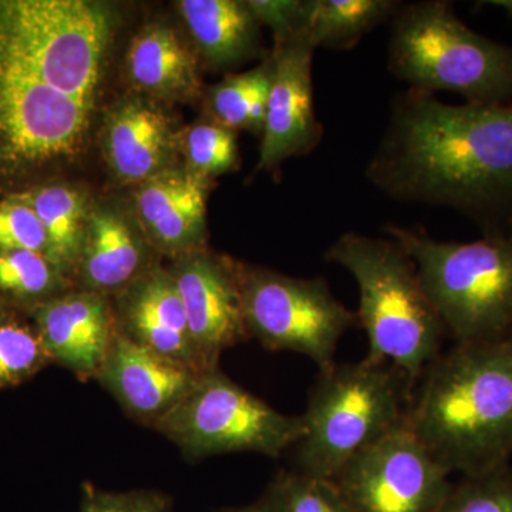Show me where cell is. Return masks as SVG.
Wrapping results in <instances>:
<instances>
[{
    "instance_id": "1",
    "label": "cell",
    "mask_w": 512,
    "mask_h": 512,
    "mask_svg": "<svg viewBox=\"0 0 512 512\" xmlns=\"http://www.w3.org/2000/svg\"><path fill=\"white\" fill-rule=\"evenodd\" d=\"M394 201L444 207L485 238L512 239V104H448L407 89L366 165Z\"/></svg>"
},
{
    "instance_id": "2",
    "label": "cell",
    "mask_w": 512,
    "mask_h": 512,
    "mask_svg": "<svg viewBox=\"0 0 512 512\" xmlns=\"http://www.w3.org/2000/svg\"><path fill=\"white\" fill-rule=\"evenodd\" d=\"M407 426L448 474L478 476L512 457V345H454L414 384Z\"/></svg>"
},
{
    "instance_id": "3",
    "label": "cell",
    "mask_w": 512,
    "mask_h": 512,
    "mask_svg": "<svg viewBox=\"0 0 512 512\" xmlns=\"http://www.w3.org/2000/svg\"><path fill=\"white\" fill-rule=\"evenodd\" d=\"M326 261L345 268L359 288L360 328L367 359L390 363L410 383L443 352L446 328L413 259L392 238L346 232L328 248Z\"/></svg>"
},
{
    "instance_id": "4",
    "label": "cell",
    "mask_w": 512,
    "mask_h": 512,
    "mask_svg": "<svg viewBox=\"0 0 512 512\" xmlns=\"http://www.w3.org/2000/svg\"><path fill=\"white\" fill-rule=\"evenodd\" d=\"M390 22L387 69L409 89L457 93L480 106L512 104V45L468 28L451 3H402Z\"/></svg>"
},
{
    "instance_id": "5",
    "label": "cell",
    "mask_w": 512,
    "mask_h": 512,
    "mask_svg": "<svg viewBox=\"0 0 512 512\" xmlns=\"http://www.w3.org/2000/svg\"><path fill=\"white\" fill-rule=\"evenodd\" d=\"M413 384L386 362H360L319 370L302 414L296 471L335 480L343 467L406 421Z\"/></svg>"
},
{
    "instance_id": "6",
    "label": "cell",
    "mask_w": 512,
    "mask_h": 512,
    "mask_svg": "<svg viewBox=\"0 0 512 512\" xmlns=\"http://www.w3.org/2000/svg\"><path fill=\"white\" fill-rule=\"evenodd\" d=\"M384 231L413 259L454 345L508 340L512 330V239L446 242L423 228Z\"/></svg>"
},
{
    "instance_id": "7",
    "label": "cell",
    "mask_w": 512,
    "mask_h": 512,
    "mask_svg": "<svg viewBox=\"0 0 512 512\" xmlns=\"http://www.w3.org/2000/svg\"><path fill=\"white\" fill-rule=\"evenodd\" d=\"M110 16L86 0H0V59L93 106Z\"/></svg>"
},
{
    "instance_id": "8",
    "label": "cell",
    "mask_w": 512,
    "mask_h": 512,
    "mask_svg": "<svg viewBox=\"0 0 512 512\" xmlns=\"http://www.w3.org/2000/svg\"><path fill=\"white\" fill-rule=\"evenodd\" d=\"M190 460L258 453L276 458L302 439L301 416H288L242 389L220 367L201 373L171 412L151 426Z\"/></svg>"
},
{
    "instance_id": "9",
    "label": "cell",
    "mask_w": 512,
    "mask_h": 512,
    "mask_svg": "<svg viewBox=\"0 0 512 512\" xmlns=\"http://www.w3.org/2000/svg\"><path fill=\"white\" fill-rule=\"evenodd\" d=\"M235 271L249 338L269 350L308 356L319 370L335 365L340 340L359 322L325 278H292L237 262Z\"/></svg>"
},
{
    "instance_id": "10",
    "label": "cell",
    "mask_w": 512,
    "mask_h": 512,
    "mask_svg": "<svg viewBox=\"0 0 512 512\" xmlns=\"http://www.w3.org/2000/svg\"><path fill=\"white\" fill-rule=\"evenodd\" d=\"M448 477L404 421L332 481L353 512H439L453 487Z\"/></svg>"
},
{
    "instance_id": "11",
    "label": "cell",
    "mask_w": 512,
    "mask_h": 512,
    "mask_svg": "<svg viewBox=\"0 0 512 512\" xmlns=\"http://www.w3.org/2000/svg\"><path fill=\"white\" fill-rule=\"evenodd\" d=\"M93 106L0 59V160L42 163L82 146Z\"/></svg>"
},
{
    "instance_id": "12",
    "label": "cell",
    "mask_w": 512,
    "mask_h": 512,
    "mask_svg": "<svg viewBox=\"0 0 512 512\" xmlns=\"http://www.w3.org/2000/svg\"><path fill=\"white\" fill-rule=\"evenodd\" d=\"M315 50L308 32L275 45L258 170L275 171L288 158L308 156L322 143L325 130L313 104Z\"/></svg>"
},
{
    "instance_id": "13",
    "label": "cell",
    "mask_w": 512,
    "mask_h": 512,
    "mask_svg": "<svg viewBox=\"0 0 512 512\" xmlns=\"http://www.w3.org/2000/svg\"><path fill=\"white\" fill-rule=\"evenodd\" d=\"M168 271L183 301L195 349L205 367L215 369L225 349L249 338L235 262L200 249L177 258Z\"/></svg>"
},
{
    "instance_id": "14",
    "label": "cell",
    "mask_w": 512,
    "mask_h": 512,
    "mask_svg": "<svg viewBox=\"0 0 512 512\" xmlns=\"http://www.w3.org/2000/svg\"><path fill=\"white\" fill-rule=\"evenodd\" d=\"M200 375L190 366L138 345L116 329L96 380L128 416L151 427L187 396Z\"/></svg>"
},
{
    "instance_id": "15",
    "label": "cell",
    "mask_w": 512,
    "mask_h": 512,
    "mask_svg": "<svg viewBox=\"0 0 512 512\" xmlns=\"http://www.w3.org/2000/svg\"><path fill=\"white\" fill-rule=\"evenodd\" d=\"M33 316L50 362L79 379H96L116 333L109 298L77 289L37 306Z\"/></svg>"
},
{
    "instance_id": "16",
    "label": "cell",
    "mask_w": 512,
    "mask_h": 512,
    "mask_svg": "<svg viewBox=\"0 0 512 512\" xmlns=\"http://www.w3.org/2000/svg\"><path fill=\"white\" fill-rule=\"evenodd\" d=\"M116 329L158 355L207 372L188 329L183 301L168 269L153 266L117 295Z\"/></svg>"
},
{
    "instance_id": "17",
    "label": "cell",
    "mask_w": 512,
    "mask_h": 512,
    "mask_svg": "<svg viewBox=\"0 0 512 512\" xmlns=\"http://www.w3.org/2000/svg\"><path fill=\"white\" fill-rule=\"evenodd\" d=\"M207 187V180L187 170H167L140 184L138 217L148 237L165 254L180 258L202 249Z\"/></svg>"
},
{
    "instance_id": "18",
    "label": "cell",
    "mask_w": 512,
    "mask_h": 512,
    "mask_svg": "<svg viewBox=\"0 0 512 512\" xmlns=\"http://www.w3.org/2000/svg\"><path fill=\"white\" fill-rule=\"evenodd\" d=\"M177 146L167 117L143 101L121 104L107 124V160L124 183L143 184L170 170Z\"/></svg>"
},
{
    "instance_id": "19",
    "label": "cell",
    "mask_w": 512,
    "mask_h": 512,
    "mask_svg": "<svg viewBox=\"0 0 512 512\" xmlns=\"http://www.w3.org/2000/svg\"><path fill=\"white\" fill-rule=\"evenodd\" d=\"M150 269L146 251L119 215L97 211L89 217L76 276L80 291L120 295Z\"/></svg>"
},
{
    "instance_id": "20",
    "label": "cell",
    "mask_w": 512,
    "mask_h": 512,
    "mask_svg": "<svg viewBox=\"0 0 512 512\" xmlns=\"http://www.w3.org/2000/svg\"><path fill=\"white\" fill-rule=\"evenodd\" d=\"M178 8L202 55L212 66H237L258 53L259 20L247 2L183 0Z\"/></svg>"
},
{
    "instance_id": "21",
    "label": "cell",
    "mask_w": 512,
    "mask_h": 512,
    "mask_svg": "<svg viewBox=\"0 0 512 512\" xmlns=\"http://www.w3.org/2000/svg\"><path fill=\"white\" fill-rule=\"evenodd\" d=\"M131 82L165 99H190L200 92L197 59L167 26H150L131 42L127 55Z\"/></svg>"
},
{
    "instance_id": "22",
    "label": "cell",
    "mask_w": 512,
    "mask_h": 512,
    "mask_svg": "<svg viewBox=\"0 0 512 512\" xmlns=\"http://www.w3.org/2000/svg\"><path fill=\"white\" fill-rule=\"evenodd\" d=\"M35 212L47 237V259L67 278L74 276L86 238V208L79 192L49 185L12 195Z\"/></svg>"
},
{
    "instance_id": "23",
    "label": "cell",
    "mask_w": 512,
    "mask_h": 512,
    "mask_svg": "<svg viewBox=\"0 0 512 512\" xmlns=\"http://www.w3.org/2000/svg\"><path fill=\"white\" fill-rule=\"evenodd\" d=\"M400 5L394 0H309V39L316 49H353L367 33L392 20Z\"/></svg>"
},
{
    "instance_id": "24",
    "label": "cell",
    "mask_w": 512,
    "mask_h": 512,
    "mask_svg": "<svg viewBox=\"0 0 512 512\" xmlns=\"http://www.w3.org/2000/svg\"><path fill=\"white\" fill-rule=\"evenodd\" d=\"M274 60L269 56L264 63L247 73L229 76L211 90L210 104L217 123L231 130L259 133L264 128L269 92H271Z\"/></svg>"
},
{
    "instance_id": "25",
    "label": "cell",
    "mask_w": 512,
    "mask_h": 512,
    "mask_svg": "<svg viewBox=\"0 0 512 512\" xmlns=\"http://www.w3.org/2000/svg\"><path fill=\"white\" fill-rule=\"evenodd\" d=\"M70 279L46 256L30 251L0 252V296L33 309L70 291Z\"/></svg>"
},
{
    "instance_id": "26",
    "label": "cell",
    "mask_w": 512,
    "mask_h": 512,
    "mask_svg": "<svg viewBox=\"0 0 512 512\" xmlns=\"http://www.w3.org/2000/svg\"><path fill=\"white\" fill-rule=\"evenodd\" d=\"M262 500L274 512H353L332 480L282 471Z\"/></svg>"
},
{
    "instance_id": "27",
    "label": "cell",
    "mask_w": 512,
    "mask_h": 512,
    "mask_svg": "<svg viewBox=\"0 0 512 512\" xmlns=\"http://www.w3.org/2000/svg\"><path fill=\"white\" fill-rule=\"evenodd\" d=\"M187 171L208 180L238 167L237 136L231 128L217 123L197 124L184 138Z\"/></svg>"
},
{
    "instance_id": "28",
    "label": "cell",
    "mask_w": 512,
    "mask_h": 512,
    "mask_svg": "<svg viewBox=\"0 0 512 512\" xmlns=\"http://www.w3.org/2000/svg\"><path fill=\"white\" fill-rule=\"evenodd\" d=\"M439 512H512V466L453 484Z\"/></svg>"
},
{
    "instance_id": "29",
    "label": "cell",
    "mask_w": 512,
    "mask_h": 512,
    "mask_svg": "<svg viewBox=\"0 0 512 512\" xmlns=\"http://www.w3.org/2000/svg\"><path fill=\"white\" fill-rule=\"evenodd\" d=\"M49 362L35 329L0 323V389L26 382Z\"/></svg>"
},
{
    "instance_id": "30",
    "label": "cell",
    "mask_w": 512,
    "mask_h": 512,
    "mask_svg": "<svg viewBox=\"0 0 512 512\" xmlns=\"http://www.w3.org/2000/svg\"><path fill=\"white\" fill-rule=\"evenodd\" d=\"M30 251L46 256L47 237L35 212L13 198L0 202V252Z\"/></svg>"
},
{
    "instance_id": "31",
    "label": "cell",
    "mask_w": 512,
    "mask_h": 512,
    "mask_svg": "<svg viewBox=\"0 0 512 512\" xmlns=\"http://www.w3.org/2000/svg\"><path fill=\"white\" fill-rule=\"evenodd\" d=\"M170 495L141 488L131 491H104L92 483L83 484L79 512H170Z\"/></svg>"
},
{
    "instance_id": "32",
    "label": "cell",
    "mask_w": 512,
    "mask_h": 512,
    "mask_svg": "<svg viewBox=\"0 0 512 512\" xmlns=\"http://www.w3.org/2000/svg\"><path fill=\"white\" fill-rule=\"evenodd\" d=\"M224 512H274L268 505L265 504V501L259 500L254 504L245 505V507L231 508V510H227Z\"/></svg>"
},
{
    "instance_id": "33",
    "label": "cell",
    "mask_w": 512,
    "mask_h": 512,
    "mask_svg": "<svg viewBox=\"0 0 512 512\" xmlns=\"http://www.w3.org/2000/svg\"><path fill=\"white\" fill-rule=\"evenodd\" d=\"M485 3L494 6V8L503 9L512 19V0H490V2H483V5H485Z\"/></svg>"
},
{
    "instance_id": "34",
    "label": "cell",
    "mask_w": 512,
    "mask_h": 512,
    "mask_svg": "<svg viewBox=\"0 0 512 512\" xmlns=\"http://www.w3.org/2000/svg\"><path fill=\"white\" fill-rule=\"evenodd\" d=\"M8 320V312H6L5 306L0 302V323L6 322Z\"/></svg>"
},
{
    "instance_id": "35",
    "label": "cell",
    "mask_w": 512,
    "mask_h": 512,
    "mask_svg": "<svg viewBox=\"0 0 512 512\" xmlns=\"http://www.w3.org/2000/svg\"><path fill=\"white\" fill-rule=\"evenodd\" d=\"M508 342H510L512 345V330H511L510 336H508Z\"/></svg>"
}]
</instances>
